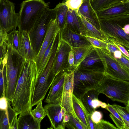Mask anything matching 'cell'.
Here are the masks:
<instances>
[{"label": "cell", "mask_w": 129, "mask_h": 129, "mask_svg": "<svg viewBox=\"0 0 129 129\" xmlns=\"http://www.w3.org/2000/svg\"><path fill=\"white\" fill-rule=\"evenodd\" d=\"M74 71H66L61 99L60 105L77 119L73 106V95L74 88Z\"/></svg>", "instance_id": "11"}, {"label": "cell", "mask_w": 129, "mask_h": 129, "mask_svg": "<svg viewBox=\"0 0 129 129\" xmlns=\"http://www.w3.org/2000/svg\"><path fill=\"white\" fill-rule=\"evenodd\" d=\"M90 115L92 120L96 124L99 123L103 117L102 113L99 111L95 110Z\"/></svg>", "instance_id": "40"}, {"label": "cell", "mask_w": 129, "mask_h": 129, "mask_svg": "<svg viewBox=\"0 0 129 129\" xmlns=\"http://www.w3.org/2000/svg\"><path fill=\"white\" fill-rule=\"evenodd\" d=\"M18 13L14 4L8 0H0V26L7 33L17 27Z\"/></svg>", "instance_id": "10"}, {"label": "cell", "mask_w": 129, "mask_h": 129, "mask_svg": "<svg viewBox=\"0 0 129 129\" xmlns=\"http://www.w3.org/2000/svg\"><path fill=\"white\" fill-rule=\"evenodd\" d=\"M66 72H61L56 75L45 101V102L60 104Z\"/></svg>", "instance_id": "14"}, {"label": "cell", "mask_w": 129, "mask_h": 129, "mask_svg": "<svg viewBox=\"0 0 129 129\" xmlns=\"http://www.w3.org/2000/svg\"><path fill=\"white\" fill-rule=\"evenodd\" d=\"M72 101L73 109L77 119L85 129H90L88 120V116L90 113L82 101L73 94Z\"/></svg>", "instance_id": "19"}, {"label": "cell", "mask_w": 129, "mask_h": 129, "mask_svg": "<svg viewBox=\"0 0 129 129\" xmlns=\"http://www.w3.org/2000/svg\"><path fill=\"white\" fill-rule=\"evenodd\" d=\"M99 19L100 30L109 42L121 45L129 52V35L126 34L122 29L125 25L112 21Z\"/></svg>", "instance_id": "8"}, {"label": "cell", "mask_w": 129, "mask_h": 129, "mask_svg": "<svg viewBox=\"0 0 129 129\" xmlns=\"http://www.w3.org/2000/svg\"><path fill=\"white\" fill-rule=\"evenodd\" d=\"M57 8L56 21L60 30L65 27L66 26L68 8L62 2L59 3L56 6Z\"/></svg>", "instance_id": "27"}, {"label": "cell", "mask_w": 129, "mask_h": 129, "mask_svg": "<svg viewBox=\"0 0 129 129\" xmlns=\"http://www.w3.org/2000/svg\"><path fill=\"white\" fill-rule=\"evenodd\" d=\"M19 31L14 29L7 34L6 40L7 44L17 52L19 47Z\"/></svg>", "instance_id": "33"}, {"label": "cell", "mask_w": 129, "mask_h": 129, "mask_svg": "<svg viewBox=\"0 0 129 129\" xmlns=\"http://www.w3.org/2000/svg\"><path fill=\"white\" fill-rule=\"evenodd\" d=\"M122 29L126 34L129 35V24L125 25Z\"/></svg>", "instance_id": "49"}, {"label": "cell", "mask_w": 129, "mask_h": 129, "mask_svg": "<svg viewBox=\"0 0 129 129\" xmlns=\"http://www.w3.org/2000/svg\"><path fill=\"white\" fill-rule=\"evenodd\" d=\"M1 60H0V67L1 64Z\"/></svg>", "instance_id": "50"}, {"label": "cell", "mask_w": 129, "mask_h": 129, "mask_svg": "<svg viewBox=\"0 0 129 129\" xmlns=\"http://www.w3.org/2000/svg\"><path fill=\"white\" fill-rule=\"evenodd\" d=\"M5 95L11 102L24 59L7 44Z\"/></svg>", "instance_id": "4"}, {"label": "cell", "mask_w": 129, "mask_h": 129, "mask_svg": "<svg viewBox=\"0 0 129 129\" xmlns=\"http://www.w3.org/2000/svg\"><path fill=\"white\" fill-rule=\"evenodd\" d=\"M8 108V100L5 95L0 98V110H7Z\"/></svg>", "instance_id": "42"}, {"label": "cell", "mask_w": 129, "mask_h": 129, "mask_svg": "<svg viewBox=\"0 0 129 129\" xmlns=\"http://www.w3.org/2000/svg\"><path fill=\"white\" fill-rule=\"evenodd\" d=\"M68 113L70 116V119L69 121L66 123V127L68 129H85L78 120L72 114Z\"/></svg>", "instance_id": "36"}, {"label": "cell", "mask_w": 129, "mask_h": 129, "mask_svg": "<svg viewBox=\"0 0 129 129\" xmlns=\"http://www.w3.org/2000/svg\"><path fill=\"white\" fill-rule=\"evenodd\" d=\"M55 55V52H53L44 70L36 77L31 100L32 107L44 99L56 76L53 71Z\"/></svg>", "instance_id": "6"}, {"label": "cell", "mask_w": 129, "mask_h": 129, "mask_svg": "<svg viewBox=\"0 0 129 129\" xmlns=\"http://www.w3.org/2000/svg\"><path fill=\"white\" fill-rule=\"evenodd\" d=\"M119 49L121 52L126 56L129 58V52L126 49L121 45L117 43L112 42Z\"/></svg>", "instance_id": "45"}, {"label": "cell", "mask_w": 129, "mask_h": 129, "mask_svg": "<svg viewBox=\"0 0 129 129\" xmlns=\"http://www.w3.org/2000/svg\"><path fill=\"white\" fill-rule=\"evenodd\" d=\"M96 12L99 19L129 14V2L102 9Z\"/></svg>", "instance_id": "21"}, {"label": "cell", "mask_w": 129, "mask_h": 129, "mask_svg": "<svg viewBox=\"0 0 129 129\" xmlns=\"http://www.w3.org/2000/svg\"><path fill=\"white\" fill-rule=\"evenodd\" d=\"M59 31L54 35L50 43L43 55L38 69L36 71V76L41 73L46 67L51 56L53 46Z\"/></svg>", "instance_id": "29"}, {"label": "cell", "mask_w": 129, "mask_h": 129, "mask_svg": "<svg viewBox=\"0 0 129 129\" xmlns=\"http://www.w3.org/2000/svg\"><path fill=\"white\" fill-rule=\"evenodd\" d=\"M78 13L100 30L99 19L96 12L91 5L90 0H82V3L78 10Z\"/></svg>", "instance_id": "18"}, {"label": "cell", "mask_w": 129, "mask_h": 129, "mask_svg": "<svg viewBox=\"0 0 129 129\" xmlns=\"http://www.w3.org/2000/svg\"><path fill=\"white\" fill-rule=\"evenodd\" d=\"M62 2L66 5L68 10H74L78 13L82 3V0H63Z\"/></svg>", "instance_id": "38"}, {"label": "cell", "mask_w": 129, "mask_h": 129, "mask_svg": "<svg viewBox=\"0 0 129 129\" xmlns=\"http://www.w3.org/2000/svg\"><path fill=\"white\" fill-rule=\"evenodd\" d=\"M17 116H16L10 124V129H18Z\"/></svg>", "instance_id": "46"}, {"label": "cell", "mask_w": 129, "mask_h": 129, "mask_svg": "<svg viewBox=\"0 0 129 129\" xmlns=\"http://www.w3.org/2000/svg\"><path fill=\"white\" fill-rule=\"evenodd\" d=\"M60 38L71 47L91 45L84 36L75 33L66 27L60 30Z\"/></svg>", "instance_id": "15"}, {"label": "cell", "mask_w": 129, "mask_h": 129, "mask_svg": "<svg viewBox=\"0 0 129 129\" xmlns=\"http://www.w3.org/2000/svg\"><path fill=\"white\" fill-rule=\"evenodd\" d=\"M19 47L17 52L25 59L35 61L36 55L30 40L28 33L26 31H19Z\"/></svg>", "instance_id": "16"}, {"label": "cell", "mask_w": 129, "mask_h": 129, "mask_svg": "<svg viewBox=\"0 0 129 129\" xmlns=\"http://www.w3.org/2000/svg\"><path fill=\"white\" fill-rule=\"evenodd\" d=\"M91 115L90 114L88 116L89 123L90 129H96V124L94 123L90 118Z\"/></svg>", "instance_id": "47"}, {"label": "cell", "mask_w": 129, "mask_h": 129, "mask_svg": "<svg viewBox=\"0 0 129 129\" xmlns=\"http://www.w3.org/2000/svg\"><path fill=\"white\" fill-rule=\"evenodd\" d=\"M99 94L96 89H91L85 93L82 97V103L90 114L94 111L91 105V102L94 99L98 98Z\"/></svg>", "instance_id": "30"}, {"label": "cell", "mask_w": 129, "mask_h": 129, "mask_svg": "<svg viewBox=\"0 0 129 129\" xmlns=\"http://www.w3.org/2000/svg\"><path fill=\"white\" fill-rule=\"evenodd\" d=\"M7 33L0 26V45L2 44L6 40Z\"/></svg>", "instance_id": "43"}, {"label": "cell", "mask_w": 129, "mask_h": 129, "mask_svg": "<svg viewBox=\"0 0 129 129\" xmlns=\"http://www.w3.org/2000/svg\"><path fill=\"white\" fill-rule=\"evenodd\" d=\"M36 75L35 61L24 59L10 102L18 114L31 111Z\"/></svg>", "instance_id": "1"}, {"label": "cell", "mask_w": 129, "mask_h": 129, "mask_svg": "<svg viewBox=\"0 0 129 129\" xmlns=\"http://www.w3.org/2000/svg\"><path fill=\"white\" fill-rule=\"evenodd\" d=\"M59 30L55 19L51 21L48 25L41 48L35 60L36 71L39 67L44 54L48 48L53 37L56 33Z\"/></svg>", "instance_id": "17"}, {"label": "cell", "mask_w": 129, "mask_h": 129, "mask_svg": "<svg viewBox=\"0 0 129 129\" xmlns=\"http://www.w3.org/2000/svg\"><path fill=\"white\" fill-rule=\"evenodd\" d=\"M44 108L51 124V126L49 128H65L66 124L63 122V120L67 112L60 104L48 103L44 106Z\"/></svg>", "instance_id": "12"}, {"label": "cell", "mask_w": 129, "mask_h": 129, "mask_svg": "<svg viewBox=\"0 0 129 129\" xmlns=\"http://www.w3.org/2000/svg\"><path fill=\"white\" fill-rule=\"evenodd\" d=\"M74 53L71 50L69 52L68 56V63L69 65L68 71H74Z\"/></svg>", "instance_id": "41"}, {"label": "cell", "mask_w": 129, "mask_h": 129, "mask_svg": "<svg viewBox=\"0 0 129 129\" xmlns=\"http://www.w3.org/2000/svg\"><path fill=\"white\" fill-rule=\"evenodd\" d=\"M71 50V47L60 39L59 35L53 69L56 75L61 72L68 71V56Z\"/></svg>", "instance_id": "13"}, {"label": "cell", "mask_w": 129, "mask_h": 129, "mask_svg": "<svg viewBox=\"0 0 129 129\" xmlns=\"http://www.w3.org/2000/svg\"><path fill=\"white\" fill-rule=\"evenodd\" d=\"M93 0H90V2H91H91H92L93 1Z\"/></svg>", "instance_id": "51"}, {"label": "cell", "mask_w": 129, "mask_h": 129, "mask_svg": "<svg viewBox=\"0 0 129 129\" xmlns=\"http://www.w3.org/2000/svg\"><path fill=\"white\" fill-rule=\"evenodd\" d=\"M94 48L92 45L88 46L72 47L74 55V67L75 70Z\"/></svg>", "instance_id": "26"}, {"label": "cell", "mask_w": 129, "mask_h": 129, "mask_svg": "<svg viewBox=\"0 0 129 129\" xmlns=\"http://www.w3.org/2000/svg\"><path fill=\"white\" fill-rule=\"evenodd\" d=\"M31 113L35 121L40 125L41 121L46 115L45 110L43 106L42 101H41L34 109H31Z\"/></svg>", "instance_id": "34"}, {"label": "cell", "mask_w": 129, "mask_h": 129, "mask_svg": "<svg viewBox=\"0 0 129 129\" xmlns=\"http://www.w3.org/2000/svg\"><path fill=\"white\" fill-rule=\"evenodd\" d=\"M110 113L109 116L118 129H125L124 121L119 114L114 109L112 105L108 103L105 108Z\"/></svg>", "instance_id": "31"}, {"label": "cell", "mask_w": 129, "mask_h": 129, "mask_svg": "<svg viewBox=\"0 0 129 129\" xmlns=\"http://www.w3.org/2000/svg\"><path fill=\"white\" fill-rule=\"evenodd\" d=\"M106 49L115 59L123 67L129 69V58L125 55L114 44L110 42L107 43Z\"/></svg>", "instance_id": "25"}, {"label": "cell", "mask_w": 129, "mask_h": 129, "mask_svg": "<svg viewBox=\"0 0 129 129\" xmlns=\"http://www.w3.org/2000/svg\"><path fill=\"white\" fill-rule=\"evenodd\" d=\"M112 106L122 118L124 124L125 129H129V106L124 107L116 104Z\"/></svg>", "instance_id": "32"}, {"label": "cell", "mask_w": 129, "mask_h": 129, "mask_svg": "<svg viewBox=\"0 0 129 129\" xmlns=\"http://www.w3.org/2000/svg\"><path fill=\"white\" fill-rule=\"evenodd\" d=\"M0 129H10L9 118L7 110H0Z\"/></svg>", "instance_id": "35"}, {"label": "cell", "mask_w": 129, "mask_h": 129, "mask_svg": "<svg viewBox=\"0 0 129 129\" xmlns=\"http://www.w3.org/2000/svg\"><path fill=\"white\" fill-rule=\"evenodd\" d=\"M79 66L104 70L100 57L94 47Z\"/></svg>", "instance_id": "22"}, {"label": "cell", "mask_w": 129, "mask_h": 129, "mask_svg": "<svg viewBox=\"0 0 129 129\" xmlns=\"http://www.w3.org/2000/svg\"><path fill=\"white\" fill-rule=\"evenodd\" d=\"M7 46V42L6 40L2 44L0 45V60L6 53Z\"/></svg>", "instance_id": "44"}, {"label": "cell", "mask_w": 129, "mask_h": 129, "mask_svg": "<svg viewBox=\"0 0 129 129\" xmlns=\"http://www.w3.org/2000/svg\"><path fill=\"white\" fill-rule=\"evenodd\" d=\"M48 4L43 0H26L21 4L18 13L19 31L28 32L42 16Z\"/></svg>", "instance_id": "5"}, {"label": "cell", "mask_w": 129, "mask_h": 129, "mask_svg": "<svg viewBox=\"0 0 129 129\" xmlns=\"http://www.w3.org/2000/svg\"><path fill=\"white\" fill-rule=\"evenodd\" d=\"M78 13L81 19L82 30L83 36L95 38L107 43L109 42L107 38L100 30L87 21L82 15Z\"/></svg>", "instance_id": "20"}, {"label": "cell", "mask_w": 129, "mask_h": 129, "mask_svg": "<svg viewBox=\"0 0 129 129\" xmlns=\"http://www.w3.org/2000/svg\"><path fill=\"white\" fill-rule=\"evenodd\" d=\"M84 36L91 45L94 47L101 49H106L107 43L95 38L87 36Z\"/></svg>", "instance_id": "37"}, {"label": "cell", "mask_w": 129, "mask_h": 129, "mask_svg": "<svg viewBox=\"0 0 129 129\" xmlns=\"http://www.w3.org/2000/svg\"><path fill=\"white\" fill-rule=\"evenodd\" d=\"M104 71L78 66L74 72L73 93L81 101L87 91L95 89L102 80Z\"/></svg>", "instance_id": "2"}, {"label": "cell", "mask_w": 129, "mask_h": 129, "mask_svg": "<svg viewBox=\"0 0 129 129\" xmlns=\"http://www.w3.org/2000/svg\"><path fill=\"white\" fill-rule=\"evenodd\" d=\"M129 2V0H93L91 5L96 11Z\"/></svg>", "instance_id": "28"}, {"label": "cell", "mask_w": 129, "mask_h": 129, "mask_svg": "<svg viewBox=\"0 0 129 129\" xmlns=\"http://www.w3.org/2000/svg\"><path fill=\"white\" fill-rule=\"evenodd\" d=\"M113 101L129 106V82L116 78L104 72L103 77L95 89Z\"/></svg>", "instance_id": "3"}, {"label": "cell", "mask_w": 129, "mask_h": 129, "mask_svg": "<svg viewBox=\"0 0 129 129\" xmlns=\"http://www.w3.org/2000/svg\"><path fill=\"white\" fill-rule=\"evenodd\" d=\"M96 129H118L109 121L102 119L99 123L96 124Z\"/></svg>", "instance_id": "39"}, {"label": "cell", "mask_w": 129, "mask_h": 129, "mask_svg": "<svg viewBox=\"0 0 129 129\" xmlns=\"http://www.w3.org/2000/svg\"><path fill=\"white\" fill-rule=\"evenodd\" d=\"M70 119V116L69 114L67 112L65 114L63 119V122L65 124L68 122Z\"/></svg>", "instance_id": "48"}, {"label": "cell", "mask_w": 129, "mask_h": 129, "mask_svg": "<svg viewBox=\"0 0 129 129\" xmlns=\"http://www.w3.org/2000/svg\"><path fill=\"white\" fill-rule=\"evenodd\" d=\"M18 129H39L40 125L34 119L31 110L19 114L17 119Z\"/></svg>", "instance_id": "24"}, {"label": "cell", "mask_w": 129, "mask_h": 129, "mask_svg": "<svg viewBox=\"0 0 129 129\" xmlns=\"http://www.w3.org/2000/svg\"><path fill=\"white\" fill-rule=\"evenodd\" d=\"M101 60L105 72L122 80H129V69L122 66L107 50L94 47Z\"/></svg>", "instance_id": "9"}, {"label": "cell", "mask_w": 129, "mask_h": 129, "mask_svg": "<svg viewBox=\"0 0 129 129\" xmlns=\"http://www.w3.org/2000/svg\"><path fill=\"white\" fill-rule=\"evenodd\" d=\"M65 27L75 33L83 35L81 19L78 13L75 11L68 9Z\"/></svg>", "instance_id": "23"}, {"label": "cell", "mask_w": 129, "mask_h": 129, "mask_svg": "<svg viewBox=\"0 0 129 129\" xmlns=\"http://www.w3.org/2000/svg\"><path fill=\"white\" fill-rule=\"evenodd\" d=\"M56 7L52 9L47 8L40 18L28 32L36 56L41 48L49 23L51 21L56 19Z\"/></svg>", "instance_id": "7"}]
</instances>
